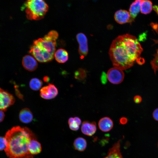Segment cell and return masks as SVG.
Wrapping results in <instances>:
<instances>
[{
  "label": "cell",
  "instance_id": "1",
  "mask_svg": "<svg viewBox=\"0 0 158 158\" xmlns=\"http://www.w3.org/2000/svg\"><path fill=\"white\" fill-rule=\"evenodd\" d=\"M143 49L136 37L127 34L117 37L112 41L109 54L113 66L125 70L132 66L135 62L144 63L140 56Z\"/></svg>",
  "mask_w": 158,
  "mask_h": 158
},
{
  "label": "cell",
  "instance_id": "2",
  "mask_svg": "<svg viewBox=\"0 0 158 158\" xmlns=\"http://www.w3.org/2000/svg\"><path fill=\"white\" fill-rule=\"evenodd\" d=\"M4 149L9 158H32L28 150V145L32 139L36 138L33 133L27 127L15 126L6 133Z\"/></svg>",
  "mask_w": 158,
  "mask_h": 158
},
{
  "label": "cell",
  "instance_id": "3",
  "mask_svg": "<svg viewBox=\"0 0 158 158\" xmlns=\"http://www.w3.org/2000/svg\"><path fill=\"white\" fill-rule=\"evenodd\" d=\"M57 32L52 30L41 38L35 40L29 52L40 62L51 61L54 58L56 50Z\"/></svg>",
  "mask_w": 158,
  "mask_h": 158
},
{
  "label": "cell",
  "instance_id": "4",
  "mask_svg": "<svg viewBox=\"0 0 158 158\" xmlns=\"http://www.w3.org/2000/svg\"><path fill=\"white\" fill-rule=\"evenodd\" d=\"M24 7L27 18L30 20L42 19L48 9L44 0H26Z\"/></svg>",
  "mask_w": 158,
  "mask_h": 158
},
{
  "label": "cell",
  "instance_id": "5",
  "mask_svg": "<svg viewBox=\"0 0 158 158\" xmlns=\"http://www.w3.org/2000/svg\"><path fill=\"white\" fill-rule=\"evenodd\" d=\"M107 75L109 81L114 84L121 83L124 77V73L122 70L116 67L110 68L107 72Z\"/></svg>",
  "mask_w": 158,
  "mask_h": 158
},
{
  "label": "cell",
  "instance_id": "6",
  "mask_svg": "<svg viewBox=\"0 0 158 158\" xmlns=\"http://www.w3.org/2000/svg\"><path fill=\"white\" fill-rule=\"evenodd\" d=\"M14 96L7 91L0 88V109L5 111L15 102Z\"/></svg>",
  "mask_w": 158,
  "mask_h": 158
},
{
  "label": "cell",
  "instance_id": "7",
  "mask_svg": "<svg viewBox=\"0 0 158 158\" xmlns=\"http://www.w3.org/2000/svg\"><path fill=\"white\" fill-rule=\"evenodd\" d=\"M40 92V97L46 99H51L54 98L58 93L56 87L51 83H49L47 85L41 88Z\"/></svg>",
  "mask_w": 158,
  "mask_h": 158
},
{
  "label": "cell",
  "instance_id": "8",
  "mask_svg": "<svg viewBox=\"0 0 158 158\" xmlns=\"http://www.w3.org/2000/svg\"><path fill=\"white\" fill-rule=\"evenodd\" d=\"M76 39L79 44L78 52L81 59L87 54L88 52L87 38L85 35L82 33L77 34Z\"/></svg>",
  "mask_w": 158,
  "mask_h": 158
},
{
  "label": "cell",
  "instance_id": "9",
  "mask_svg": "<svg viewBox=\"0 0 158 158\" xmlns=\"http://www.w3.org/2000/svg\"><path fill=\"white\" fill-rule=\"evenodd\" d=\"M22 65L26 70L30 71H33L37 68L38 64L35 59L30 55H26L22 59Z\"/></svg>",
  "mask_w": 158,
  "mask_h": 158
},
{
  "label": "cell",
  "instance_id": "10",
  "mask_svg": "<svg viewBox=\"0 0 158 158\" xmlns=\"http://www.w3.org/2000/svg\"><path fill=\"white\" fill-rule=\"evenodd\" d=\"M114 18L116 21L120 24L127 23H130V16L129 13L126 10H120L115 13Z\"/></svg>",
  "mask_w": 158,
  "mask_h": 158
},
{
  "label": "cell",
  "instance_id": "11",
  "mask_svg": "<svg viewBox=\"0 0 158 158\" xmlns=\"http://www.w3.org/2000/svg\"><path fill=\"white\" fill-rule=\"evenodd\" d=\"M96 124L95 122H90L87 121H84L81 127V130L84 135L92 136L96 132Z\"/></svg>",
  "mask_w": 158,
  "mask_h": 158
},
{
  "label": "cell",
  "instance_id": "12",
  "mask_svg": "<svg viewBox=\"0 0 158 158\" xmlns=\"http://www.w3.org/2000/svg\"><path fill=\"white\" fill-rule=\"evenodd\" d=\"M120 140H119L113 145L109 149L107 155L104 158H123L120 150Z\"/></svg>",
  "mask_w": 158,
  "mask_h": 158
},
{
  "label": "cell",
  "instance_id": "13",
  "mask_svg": "<svg viewBox=\"0 0 158 158\" xmlns=\"http://www.w3.org/2000/svg\"><path fill=\"white\" fill-rule=\"evenodd\" d=\"M98 124L100 129L104 132L109 131L113 126L112 121L110 118L107 117H105L100 119Z\"/></svg>",
  "mask_w": 158,
  "mask_h": 158
},
{
  "label": "cell",
  "instance_id": "14",
  "mask_svg": "<svg viewBox=\"0 0 158 158\" xmlns=\"http://www.w3.org/2000/svg\"><path fill=\"white\" fill-rule=\"evenodd\" d=\"M19 118L23 123H28L31 122L33 119V115L30 110L27 108L22 109L20 112Z\"/></svg>",
  "mask_w": 158,
  "mask_h": 158
},
{
  "label": "cell",
  "instance_id": "15",
  "mask_svg": "<svg viewBox=\"0 0 158 158\" xmlns=\"http://www.w3.org/2000/svg\"><path fill=\"white\" fill-rule=\"evenodd\" d=\"M28 148L30 153L33 155L40 153L42 150L41 144L37 140L36 138L30 141Z\"/></svg>",
  "mask_w": 158,
  "mask_h": 158
},
{
  "label": "cell",
  "instance_id": "16",
  "mask_svg": "<svg viewBox=\"0 0 158 158\" xmlns=\"http://www.w3.org/2000/svg\"><path fill=\"white\" fill-rule=\"evenodd\" d=\"M141 0H135L131 4L129 13L130 16V23L134 20L135 18L140 11V3Z\"/></svg>",
  "mask_w": 158,
  "mask_h": 158
},
{
  "label": "cell",
  "instance_id": "17",
  "mask_svg": "<svg viewBox=\"0 0 158 158\" xmlns=\"http://www.w3.org/2000/svg\"><path fill=\"white\" fill-rule=\"evenodd\" d=\"M54 56L56 61L61 63L66 62L68 59V54L64 49H60L56 50L54 54Z\"/></svg>",
  "mask_w": 158,
  "mask_h": 158
},
{
  "label": "cell",
  "instance_id": "18",
  "mask_svg": "<svg viewBox=\"0 0 158 158\" xmlns=\"http://www.w3.org/2000/svg\"><path fill=\"white\" fill-rule=\"evenodd\" d=\"M73 146L76 150L79 151H83L87 147V141L82 137H78L74 140Z\"/></svg>",
  "mask_w": 158,
  "mask_h": 158
},
{
  "label": "cell",
  "instance_id": "19",
  "mask_svg": "<svg viewBox=\"0 0 158 158\" xmlns=\"http://www.w3.org/2000/svg\"><path fill=\"white\" fill-rule=\"evenodd\" d=\"M153 8L152 3L149 0H141L140 3V11L147 14L150 13Z\"/></svg>",
  "mask_w": 158,
  "mask_h": 158
},
{
  "label": "cell",
  "instance_id": "20",
  "mask_svg": "<svg viewBox=\"0 0 158 158\" xmlns=\"http://www.w3.org/2000/svg\"><path fill=\"white\" fill-rule=\"evenodd\" d=\"M68 123L69 128L71 130L76 131L79 129L81 121L80 119L78 117H71L68 119Z\"/></svg>",
  "mask_w": 158,
  "mask_h": 158
},
{
  "label": "cell",
  "instance_id": "21",
  "mask_svg": "<svg viewBox=\"0 0 158 158\" xmlns=\"http://www.w3.org/2000/svg\"><path fill=\"white\" fill-rule=\"evenodd\" d=\"M43 84L42 81L37 78L31 79L29 82V86L32 90L37 91L41 87Z\"/></svg>",
  "mask_w": 158,
  "mask_h": 158
},
{
  "label": "cell",
  "instance_id": "22",
  "mask_svg": "<svg viewBox=\"0 0 158 158\" xmlns=\"http://www.w3.org/2000/svg\"><path fill=\"white\" fill-rule=\"evenodd\" d=\"M86 77V72L83 69H79L75 72V78L79 81L83 80Z\"/></svg>",
  "mask_w": 158,
  "mask_h": 158
},
{
  "label": "cell",
  "instance_id": "23",
  "mask_svg": "<svg viewBox=\"0 0 158 158\" xmlns=\"http://www.w3.org/2000/svg\"><path fill=\"white\" fill-rule=\"evenodd\" d=\"M6 141L5 137H0V150L5 149L6 147Z\"/></svg>",
  "mask_w": 158,
  "mask_h": 158
},
{
  "label": "cell",
  "instance_id": "24",
  "mask_svg": "<svg viewBox=\"0 0 158 158\" xmlns=\"http://www.w3.org/2000/svg\"><path fill=\"white\" fill-rule=\"evenodd\" d=\"M107 74L104 72H103L101 75L100 80L102 83L103 84H105L107 82Z\"/></svg>",
  "mask_w": 158,
  "mask_h": 158
},
{
  "label": "cell",
  "instance_id": "25",
  "mask_svg": "<svg viewBox=\"0 0 158 158\" xmlns=\"http://www.w3.org/2000/svg\"><path fill=\"white\" fill-rule=\"evenodd\" d=\"M15 93L16 95L20 99L23 100V95L21 93L19 89L18 88L17 86H15Z\"/></svg>",
  "mask_w": 158,
  "mask_h": 158
},
{
  "label": "cell",
  "instance_id": "26",
  "mask_svg": "<svg viewBox=\"0 0 158 158\" xmlns=\"http://www.w3.org/2000/svg\"><path fill=\"white\" fill-rule=\"evenodd\" d=\"M133 100L135 103L138 104L141 102L142 100V98L140 96L136 95L134 97Z\"/></svg>",
  "mask_w": 158,
  "mask_h": 158
},
{
  "label": "cell",
  "instance_id": "27",
  "mask_svg": "<svg viewBox=\"0 0 158 158\" xmlns=\"http://www.w3.org/2000/svg\"><path fill=\"white\" fill-rule=\"evenodd\" d=\"M152 115L154 119L158 121V108L156 109L154 111Z\"/></svg>",
  "mask_w": 158,
  "mask_h": 158
},
{
  "label": "cell",
  "instance_id": "28",
  "mask_svg": "<svg viewBox=\"0 0 158 158\" xmlns=\"http://www.w3.org/2000/svg\"><path fill=\"white\" fill-rule=\"evenodd\" d=\"M119 122L121 124L124 125L127 123L128 119L125 117H122L120 118Z\"/></svg>",
  "mask_w": 158,
  "mask_h": 158
},
{
  "label": "cell",
  "instance_id": "29",
  "mask_svg": "<svg viewBox=\"0 0 158 158\" xmlns=\"http://www.w3.org/2000/svg\"><path fill=\"white\" fill-rule=\"evenodd\" d=\"M5 117V114L4 111L0 109V123L4 120Z\"/></svg>",
  "mask_w": 158,
  "mask_h": 158
},
{
  "label": "cell",
  "instance_id": "30",
  "mask_svg": "<svg viewBox=\"0 0 158 158\" xmlns=\"http://www.w3.org/2000/svg\"><path fill=\"white\" fill-rule=\"evenodd\" d=\"M153 8L158 15V6L154 5L153 6Z\"/></svg>",
  "mask_w": 158,
  "mask_h": 158
},
{
  "label": "cell",
  "instance_id": "31",
  "mask_svg": "<svg viewBox=\"0 0 158 158\" xmlns=\"http://www.w3.org/2000/svg\"><path fill=\"white\" fill-rule=\"evenodd\" d=\"M43 79L44 81L46 82H47L49 80V78L47 76L44 77Z\"/></svg>",
  "mask_w": 158,
  "mask_h": 158
}]
</instances>
